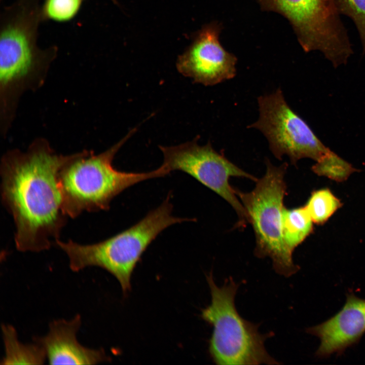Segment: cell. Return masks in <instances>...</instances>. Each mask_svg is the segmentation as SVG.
I'll return each instance as SVG.
<instances>
[{"label": "cell", "mask_w": 365, "mask_h": 365, "mask_svg": "<svg viewBox=\"0 0 365 365\" xmlns=\"http://www.w3.org/2000/svg\"><path fill=\"white\" fill-rule=\"evenodd\" d=\"M260 116L248 128L260 130L267 138L270 150L278 159L287 155L292 164L302 158L316 162L330 149L286 103L282 90L258 98Z\"/></svg>", "instance_id": "ba28073f"}, {"label": "cell", "mask_w": 365, "mask_h": 365, "mask_svg": "<svg viewBox=\"0 0 365 365\" xmlns=\"http://www.w3.org/2000/svg\"><path fill=\"white\" fill-rule=\"evenodd\" d=\"M81 322L79 314L69 320H55L46 335L34 338L43 347L49 364H96L109 360L103 349L87 348L79 342Z\"/></svg>", "instance_id": "7c38bea8"}, {"label": "cell", "mask_w": 365, "mask_h": 365, "mask_svg": "<svg viewBox=\"0 0 365 365\" xmlns=\"http://www.w3.org/2000/svg\"><path fill=\"white\" fill-rule=\"evenodd\" d=\"M266 171L256 181L254 188L236 194L243 205L252 226L256 237L255 255L270 258L276 273L285 277L296 273L299 267L295 265L293 253L287 248L282 235V213L286 185L284 176L287 164L279 166L266 159Z\"/></svg>", "instance_id": "5b68a950"}, {"label": "cell", "mask_w": 365, "mask_h": 365, "mask_svg": "<svg viewBox=\"0 0 365 365\" xmlns=\"http://www.w3.org/2000/svg\"><path fill=\"white\" fill-rule=\"evenodd\" d=\"M340 15L349 18L354 23L365 53V0H334Z\"/></svg>", "instance_id": "e0dca14e"}, {"label": "cell", "mask_w": 365, "mask_h": 365, "mask_svg": "<svg viewBox=\"0 0 365 365\" xmlns=\"http://www.w3.org/2000/svg\"><path fill=\"white\" fill-rule=\"evenodd\" d=\"M313 221L305 206L284 208L282 230L284 243L293 253L313 231Z\"/></svg>", "instance_id": "5bb4252c"}, {"label": "cell", "mask_w": 365, "mask_h": 365, "mask_svg": "<svg viewBox=\"0 0 365 365\" xmlns=\"http://www.w3.org/2000/svg\"><path fill=\"white\" fill-rule=\"evenodd\" d=\"M198 139L175 146H160L164 157L161 166L168 173L175 170L184 172L216 193L236 211L238 218L236 227H245L249 223L248 215L229 179L239 177L256 181L258 179L216 152L210 142L204 145L198 144Z\"/></svg>", "instance_id": "52a82bcc"}, {"label": "cell", "mask_w": 365, "mask_h": 365, "mask_svg": "<svg viewBox=\"0 0 365 365\" xmlns=\"http://www.w3.org/2000/svg\"><path fill=\"white\" fill-rule=\"evenodd\" d=\"M5 355L1 364H43L47 360L43 347L38 342L24 344L18 338L16 329L11 325L2 326Z\"/></svg>", "instance_id": "4fadbf2b"}, {"label": "cell", "mask_w": 365, "mask_h": 365, "mask_svg": "<svg viewBox=\"0 0 365 365\" xmlns=\"http://www.w3.org/2000/svg\"><path fill=\"white\" fill-rule=\"evenodd\" d=\"M206 278L211 301L202 310L201 316L213 326L209 341V352L213 361L217 364H279L264 346L273 333L261 334L259 324L244 319L238 313L234 301L239 284L230 277L218 287L212 272Z\"/></svg>", "instance_id": "277c9868"}, {"label": "cell", "mask_w": 365, "mask_h": 365, "mask_svg": "<svg viewBox=\"0 0 365 365\" xmlns=\"http://www.w3.org/2000/svg\"><path fill=\"white\" fill-rule=\"evenodd\" d=\"M306 332L320 339L316 352L317 357L341 354L357 344L365 333V299L348 293L344 305L337 313L323 322L308 328Z\"/></svg>", "instance_id": "8fae6325"}, {"label": "cell", "mask_w": 365, "mask_h": 365, "mask_svg": "<svg viewBox=\"0 0 365 365\" xmlns=\"http://www.w3.org/2000/svg\"><path fill=\"white\" fill-rule=\"evenodd\" d=\"M73 155L58 154L47 142L39 140L24 152L13 150L2 158L1 199L13 218L18 250L42 251L59 239L68 216L58 175Z\"/></svg>", "instance_id": "6da1fadb"}, {"label": "cell", "mask_w": 365, "mask_h": 365, "mask_svg": "<svg viewBox=\"0 0 365 365\" xmlns=\"http://www.w3.org/2000/svg\"><path fill=\"white\" fill-rule=\"evenodd\" d=\"M221 25L204 26L190 47L180 55L176 68L194 82L213 86L233 78L236 72V57L227 51L219 40Z\"/></svg>", "instance_id": "9c48e42d"}, {"label": "cell", "mask_w": 365, "mask_h": 365, "mask_svg": "<svg viewBox=\"0 0 365 365\" xmlns=\"http://www.w3.org/2000/svg\"><path fill=\"white\" fill-rule=\"evenodd\" d=\"M264 11L278 13L289 22L303 50L317 51L335 68L353 53L348 31L334 0H258Z\"/></svg>", "instance_id": "8992f818"}, {"label": "cell", "mask_w": 365, "mask_h": 365, "mask_svg": "<svg viewBox=\"0 0 365 365\" xmlns=\"http://www.w3.org/2000/svg\"><path fill=\"white\" fill-rule=\"evenodd\" d=\"M341 202L327 189L313 191L305 205L313 223H325L341 206Z\"/></svg>", "instance_id": "9a60e30c"}, {"label": "cell", "mask_w": 365, "mask_h": 365, "mask_svg": "<svg viewBox=\"0 0 365 365\" xmlns=\"http://www.w3.org/2000/svg\"><path fill=\"white\" fill-rule=\"evenodd\" d=\"M81 0H48L45 11L50 18L57 21L70 19L77 13Z\"/></svg>", "instance_id": "ac0fdd59"}, {"label": "cell", "mask_w": 365, "mask_h": 365, "mask_svg": "<svg viewBox=\"0 0 365 365\" xmlns=\"http://www.w3.org/2000/svg\"><path fill=\"white\" fill-rule=\"evenodd\" d=\"M132 129L105 151L94 155L84 151L74 154L58 175L63 208L70 218L84 211L107 210L112 200L141 181L168 174L161 166L147 172H128L114 168L112 162L120 148L134 133Z\"/></svg>", "instance_id": "7a4b0ae2"}, {"label": "cell", "mask_w": 365, "mask_h": 365, "mask_svg": "<svg viewBox=\"0 0 365 365\" xmlns=\"http://www.w3.org/2000/svg\"><path fill=\"white\" fill-rule=\"evenodd\" d=\"M314 172L338 181L346 180L356 171L350 163L330 150L312 167Z\"/></svg>", "instance_id": "2e32d148"}, {"label": "cell", "mask_w": 365, "mask_h": 365, "mask_svg": "<svg viewBox=\"0 0 365 365\" xmlns=\"http://www.w3.org/2000/svg\"><path fill=\"white\" fill-rule=\"evenodd\" d=\"M34 66V58L28 33L20 25L7 26L0 39L1 103L4 116L12 112L17 96L35 83L33 77Z\"/></svg>", "instance_id": "30bf717a"}, {"label": "cell", "mask_w": 365, "mask_h": 365, "mask_svg": "<svg viewBox=\"0 0 365 365\" xmlns=\"http://www.w3.org/2000/svg\"><path fill=\"white\" fill-rule=\"evenodd\" d=\"M168 195L156 209L129 228L103 241L82 244L71 240L55 243L67 256L70 269L79 272L88 267H98L112 274L123 293L131 289V278L143 253L152 242L169 226L194 219L172 215V205Z\"/></svg>", "instance_id": "3957f363"}]
</instances>
